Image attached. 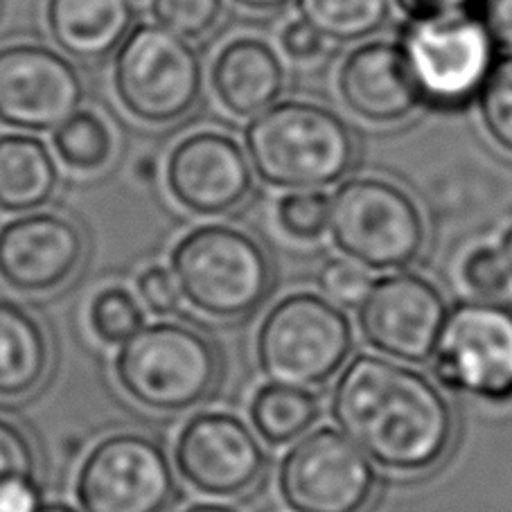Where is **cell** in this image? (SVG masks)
I'll use <instances>...</instances> for the list:
<instances>
[{"label": "cell", "mask_w": 512, "mask_h": 512, "mask_svg": "<svg viewBox=\"0 0 512 512\" xmlns=\"http://www.w3.org/2000/svg\"><path fill=\"white\" fill-rule=\"evenodd\" d=\"M321 287L339 303H359L370 287V278L361 264L352 260H328L321 269Z\"/></svg>", "instance_id": "31"}, {"label": "cell", "mask_w": 512, "mask_h": 512, "mask_svg": "<svg viewBox=\"0 0 512 512\" xmlns=\"http://www.w3.org/2000/svg\"><path fill=\"white\" fill-rule=\"evenodd\" d=\"M434 375L449 391L488 404L512 402V307L494 300H463L440 332Z\"/></svg>", "instance_id": "9"}, {"label": "cell", "mask_w": 512, "mask_h": 512, "mask_svg": "<svg viewBox=\"0 0 512 512\" xmlns=\"http://www.w3.org/2000/svg\"><path fill=\"white\" fill-rule=\"evenodd\" d=\"M501 255L508 264V271H510V278H512V226L508 228L506 235H503V240H501Z\"/></svg>", "instance_id": "39"}, {"label": "cell", "mask_w": 512, "mask_h": 512, "mask_svg": "<svg viewBox=\"0 0 512 512\" xmlns=\"http://www.w3.org/2000/svg\"><path fill=\"white\" fill-rule=\"evenodd\" d=\"M479 111L488 136L512 156V55L494 64L479 93Z\"/></svg>", "instance_id": "26"}, {"label": "cell", "mask_w": 512, "mask_h": 512, "mask_svg": "<svg viewBox=\"0 0 512 512\" xmlns=\"http://www.w3.org/2000/svg\"><path fill=\"white\" fill-rule=\"evenodd\" d=\"M400 48L422 102L458 109L479 97L497 64V46L476 16L467 12L413 19Z\"/></svg>", "instance_id": "8"}, {"label": "cell", "mask_w": 512, "mask_h": 512, "mask_svg": "<svg viewBox=\"0 0 512 512\" xmlns=\"http://www.w3.org/2000/svg\"><path fill=\"white\" fill-rule=\"evenodd\" d=\"M39 512H77L73 506H68V503H43Z\"/></svg>", "instance_id": "40"}, {"label": "cell", "mask_w": 512, "mask_h": 512, "mask_svg": "<svg viewBox=\"0 0 512 512\" xmlns=\"http://www.w3.org/2000/svg\"><path fill=\"white\" fill-rule=\"evenodd\" d=\"M113 373L136 404L158 413H181L213 393L222 357L208 334L188 323L163 321L143 325L122 343Z\"/></svg>", "instance_id": "3"}, {"label": "cell", "mask_w": 512, "mask_h": 512, "mask_svg": "<svg viewBox=\"0 0 512 512\" xmlns=\"http://www.w3.org/2000/svg\"><path fill=\"white\" fill-rule=\"evenodd\" d=\"M337 84L346 107L373 125H395L425 104L400 43L357 46L343 59Z\"/></svg>", "instance_id": "17"}, {"label": "cell", "mask_w": 512, "mask_h": 512, "mask_svg": "<svg viewBox=\"0 0 512 512\" xmlns=\"http://www.w3.org/2000/svg\"><path fill=\"white\" fill-rule=\"evenodd\" d=\"M246 156L264 183L319 190L341 181L357 156L350 127L314 102H276L246 129Z\"/></svg>", "instance_id": "2"}, {"label": "cell", "mask_w": 512, "mask_h": 512, "mask_svg": "<svg viewBox=\"0 0 512 512\" xmlns=\"http://www.w3.org/2000/svg\"><path fill=\"white\" fill-rule=\"evenodd\" d=\"M152 19L185 41L201 39L217 28L224 0H152Z\"/></svg>", "instance_id": "28"}, {"label": "cell", "mask_w": 512, "mask_h": 512, "mask_svg": "<svg viewBox=\"0 0 512 512\" xmlns=\"http://www.w3.org/2000/svg\"><path fill=\"white\" fill-rule=\"evenodd\" d=\"M170 271L181 298L217 321H237L267 300L273 269L264 246L242 228L199 226L176 242Z\"/></svg>", "instance_id": "4"}, {"label": "cell", "mask_w": 512, "mask_h": 512, "mask_svg": "<svg viewBox=\"0 0 512 512\" xmlns=\"http://www.w3.org/2000/svg\"><path fill=\"white\" fill-rule=\"evenodd\" d=\"M210 84L222 107L237 118H255L280 100L285 70L267 41L237 37L217 52Z\"/></svg>", "instance_id": "18"}, {"label": "cell", "mask_w": 512, "mask_h": 512, "mask_svg": "<svg viewBox=\"0 0 512 512\" xmlns=\"http://www.w3.org/2000/svg\"><path fill=\"white\" fill-rule=\"evenodd\" d=\"M59 188V167L50 149L34 134L0 136V210L34 213L48 206Z\"/></svg>", "instance_id": "21"}, {"label": "cell", "mask_w": 512, "mask_h": 512, "mask_svg": "<svg viewBox=\"0 0 512 512\" xmlns=\"http://www.w3.org/2000/svg\"><path fill=\"white\" fill-rule=\"evenodd\" d=\"M37 479V449L14 420L0 418V483Z\"/></svg>", "instance_id": "30"}, {"label": "cell", "mask_w": 512, "mask_h": 512, "mask_svg": "<svg viewBox=\"0 0 512 512\" xmlns=\"http://www.w3.org/2000/svg\"><path fill=\"white\" fill-rule=\"evenodd\" d=\"M400 10L411 19H429V16H445L467 12L476 0H395Z\"/></svg>", "instance_id": "36"}, {"label": "cell", "mask_w": 512, "mask_h": 512, "mask_svg": "<svg viewBox=\"0 0 512 512\" xmlns=\"http://www.w3.org/2000/svg\"><path fill=\"white\" fill-rule=\"evenodd\" d=\"M174 463L190 488L233 499L258 485L264 452L246 422L233 413L206 411L185 422L174 445Z\"/></svg>", "instance_id": "14"}, {"label": "cell", "mask_w": 512, "mask_h": 512, "mask_svg": "<svg viewBox=\"0 0 512 512\" xmlns=\"http://www.w3.org/2000/svg\"><path fill=\"white\" fill-rule=\"evenodd\" d=\"M86 255L77 222L59 213H25L0 226V280L12 291L43 296L75 276Z\"/></svg>", "instance_id": "16"}, {"label": "cell", "mask_w": 512, "mask_h": 512, "mask_svg": "<svg viewBox=\"0 0 512 512\" xmlns=\"http://www.w3.org/2000/svg\"><path fill=\"white\" fill-rule=\"evenodd\" d=\"M375 488L373 461L334 427L300 438L278 470L280 497L294 512H364Z\"/></svg>", "instance_id": "10"}, {"label": "cell", "mask_w": 512, "mask_h": 512, "mask_svg": "<svg viewBox=\"0 0 512 512\" xmlns=\"http://www.w3.org/2000/svg\"><path fill=\"white\" fill-rule=\"evenodd\" d=\"M280 48L296 64H310L323 55L325 39L305 21H291L280 32Z\"/></svg>", "instance_id": "33"}, {"label": "cell", "mask_w": 512, "mask_h": 512, "mask_svg": "<svg viewBox=\"0 0 512 512\" xmlns=\"http://www.w3.org/2000/svg\"><path fill=\"white\" fill-rule=\"evenodd\" d=\"M88 323L97 339L107 346H122L145 325V310L140 300L125 287L97 291L88 307Z\"/></svg>", "instance_id": "25"}, {"label": "cell", "mask_w": 512, "mask_h": 512, "mask_svg": "<svg viewBox=\"0 0 512 512\" xmlns=\"http://www.w3.org/2000/svg\"><path fill=\"white\" fill-rule=\"evenodd\" d=\"M113 91L131 118L156 127L174 125L197 107L201 59L190 41L156 23H140L116 50Z\"/></svg>", "instance_id": "7"}, {"label": "cell", "mask_w": 512, "mask_h": 512, "mask_svg": "<svg viewBox=\"0 0 512 512\" xmlns=\"http://www.w3.org/2000/svg\"><path fill=\"white\" fill-rule=\"evenodd\" d=\"M296 10L325 41L352 43L384 28L391 0H296Z\"/></svg>", "instance_id": "23"}, {"label": "cell", "mask_w": 512, "mask_h": 512, "mask_svg": "<svg viewBox=\"0 0 512 512\" xmlns=\"http://www.w3.org/2000/svg\"><path fill=\"white\" fill-rule=\"evenodd\" d=\"M237 5L246 7V10L253 12H273L287 3V0H235Z\"/></svg>", "instance_id": "37"}, {"label": "cell", "mask_w": 512, "mask_h": 512, "mask_svg": "<svg viewBox=\"0 0 512 512\" xmlns=\"http://www.w3.org/2000/svg\"><path fill=\"white\" fill-rule=\"evenodd\" d=\"M476 19L490 32L494 46L512 55V0H476Z\"/></svg>", "instance_id": "34"}, {"label": "cell", "mask_w": 512, "mask_h": 512, "mask_svg": "<svg viewBox=\"0 0 512 512\" xmlns=\"http://www.w3.org/2000/svg\"><path fill=\"white\" fill-rule=\"evenodd\" d=\"M183 512H240L231 506H222V503H197V506L185 508Z\"/></svg>", "instance_id": "38"}, {"label": "cell", "mask_w": 512, "mask_h": 512, "mask_svg": "<svg viewBox=\"0 0 512 512\" xmlns=\"http://www.w3.org/2000/svg\"><path fill=\"white\" fill-rule=\"evenodd\" d=\"M50 361V339L41 321L14 300L0 298V400L39 391Z\"/></svg>", "instance_id": "20"}, {"label": "cell", "mask_w": 512, "mask_h": 512, "mask_svg": "<svg viewBox=\"0 0 512 512\" xmlns=\"http://www.w3.org/2000/svg\"><path fill=\"white\" fill-rule=\"evenodd\" d=\"M84 82L61 52L41 43L0 48V125L48 134L82 109Z\"/></svg>", "instance_id": "12"}, {"label": "cell", "mask_w": 512, "mask_h": 512, "mask_svg": "<svg viewBox=\"0 0 512 512\" xmlns=\"http://www.w3.org/2000/svg\"><path fill=\"white\" fill-rule=\"evenodd\" d=\"M165 185L188 213L222 217L240 208L251 194L253 170L233 136L203 129L183 136L167 154Z\"/></svg>", "instance_id": "15"}, {"label": "cell", "mask_w": 512, "mask_h": 512, "mask_svg": "<svg viewBox=\"0 0 512 512\" xmlns=\"http://www.w3.org/2000/svg\"><path fill=\"white\" fill-rule=\"evenodd\" d=\"M176 490L165 449L143 434L102 438L79 465V512H165Z\"/></svg>", "instance_id": "11"}, {"label": "cell", "mask_w": 512, "mask_h": 512, "mask_svg": "<svg viewBox=\"0 0 512 512\" xmlns=\"http://www.w3.org/2000/svg\"><path fill=\"white\" fill-rule=\"evenodd\" d=\"M46 23L66 57L95 64L113 55L131 32L134 0H48Z\"/></svg>", "instance_id": "19"}, {"label": "cell", "mask_w": 512, "mask_h": 512, "mask_svg": "<svg viewBox=\"0 0 512 512\" xmlns=\"http://www.w3.org/2000/svg\"><path fill=\"white\" fill-rule=\"evenodd\" d=\"M43 492L37 479H12L0 483V512H39Z\"/></svg>", "instance_id": "35"}, {"label": "cell", "mask_w": 512, "mask_h": 512, "mask_svg": "<svg viewBox=\"0 0 512 512\" xmlns=\"http://www.w3.org/2000/svg\"><path fill=\"white\" fill-rule=\"evenodd\" d=\"M59 163L70 172L95 174L109 167L116 154V134L109 120L95 109H77L52 131Z\"/></svg>", "instance_id": "24"}, {"label": "cell", "mask_w": 512, "mask_h": 512, "mask_svg": "<svg viewBox=\"0 0 512 512\" xmlns=\"http://www.w3.org/2000/svg\"><path fill=\"white\" fill-rule=\"evenodd\" d=\"M445 319L443 291L418 273H391L370 282L359 300L364 339L404 364H425L434 357Z\"/></svg>", "instance_id": "13"}, {"label": "cell", "mask_w": 512, "mask_h": 512, "mask_svg": "<svg viewBox=\"0 0 512 512\" xmlns=\"http://www.w3.org/2000/svg\"><path fill=\"white\" fill-rule=\"evenodd\" d=\"M352 350L348 314L312 291L289 294L264 316L255 352L264 377L273 384L321 386L346 366Z\"/></svg>", "instance_id": "5"}, {"label": "cell", "mask_w": 512, "mask_h": 512, "mask_svg": "<svg viewBox=\"0 0 512 512\" xmlns=\"http://www.w3.org/2000/svg\"><path fill=\"white\" fill-rule=\"evenodd\" d=\"M461 276L465 287L483 300L501 296L510 285L508 264L503 260L501 251L494 249V246H476L474 251L467 253Z\"/></svg>", "instance_id": "29"}, {"label": "cell", "mask_w": 512, "mask_h": 512, "mask_svg": "<svg viewBox=\"0 0 512 512\" xmlns=\"http://www.w3.org/2000/svg\"><path fill=\"white\" fill-rule=\"evenodd\" d=\"M136 287L143 305L156 316H170L179 307L181 291L174 273L161 264H154V267H147L140 273Z\"/></svg>", "instance_id": "32"}, {"label": "cell", "mask_w": 512, "mask_h": 512, "mask_svg": "<svg viewBox=\"0 0 512 512\" xmlns=\"http://www.w3.org/2000/svg\"><path fill=\"white\" fill-rule=\"evenodd\" d=\"M328 231L337 249L364 269H404L427 240L418 203L391 181L352 179L330 197Z\"/></svg>", "instance_id": "6"}, {"label": "cell", "mask_w": 512, "mask_h": 512, "mask_svg": "<svg viewBox=\"0 0 512 512\" xmlns=\"http://www.w3.org/2000/svg\"><path fill=\"white\" fill-rule=\"evenodd\" d=\"M280 231L294 240L310 242L328 231L330 197L321 190H294L276 206Z\"/></svg>", "instance_id": "27"}, {"label": "cell", "mask_w": 512, "mask_h": 512, "mask_svg": "<svg viewBox=\"0 0 512 512\" xmlns=\"http://www.w3.org/2000/svg\"><path fill=\"white\" fill-rule=\"evenodd\" d=\"M332 418L370 461L425 474L454 445V409L427 375L377 355H357L332 391Z\"/></svg>", "instance_id": "1"}, {"label": "cell", "mask_w": 512, "mask_h": 512, "mask_svg": "<svg viewBox=\"0 0 512 512\" xmlns=\"http://www.w3.org/2000/svg\"><path fill=\"white\" fill-rule=\"evenodd\" d=\"M319 418V400L307 388L267 384L253 395L251 422L269 445H289Z\"/></svg>", "instance_id": "22"}]
</instances>
